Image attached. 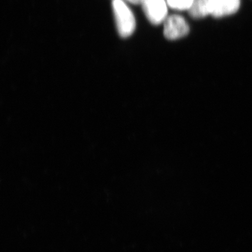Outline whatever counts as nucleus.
<instances>
[{"instance_id": "1", "label": "nucleus", "mask_w": 252, "mask_h": 252, "mask_svg": "<svg viewBox=\"0 0 252 252\" xmlns=\"http://www.w3.org/2000/svg\"><path fill=\"white\" fill-rule=\"evenodd\" d=\"M112 4L118 33L123 38H127L136 28L134 13L124 0H112Z\"/></svg>"}, {"instance_id": "4", "label": "nucleus", "mask_w": 252, "mask_h": 252, "mask_svg": "<svg viewBox=\"0 0 252 252\" xmlns=\"http://www.w3.org/2000/svg\"><path fill=\"white\" fill-rule=\"evenodd\" d=\"M241 0H214L212 17L221 18L234 14L239 10Z\"/></svg>"}, {"instance_id": "2", "label": "nucleus", "mask_w": 252, "mask_h": 252, "mask_svg": "<svg viewBox=\"0 0 252 252\" xmlns=\"http://www.w3.org/2000/svg\"><path fill=\"white\" fill-rule=\"evenodd\" d=\"M141 5L147 20L153 25L163 24L168 17L166 0H143Z\"/></svg>"}, {"instance_id": "3", "label": "nucleus", "mask_w": 252, "mask_h": 252, "mask_svg": "<svg viewBox=\"0 0 252 252\" xmlns=\"http://www.w3.org/2000/svg\"><path fill=\"white\" fill-rule=\"evenodd\" d=\"M190 27L187 20L180 15H168L163 23V34L167 39L175 40L187 36Z\"/></svg>"}, {"instance_id": "7", "label": "nucleus", "mask_w": 252, "mask_h": 252, "mask_svg": "<svg viewBox=\"0 0 252 252\" xmlns=\"http://www.w3.org/2000/svg\"><path fill=\"white\" fill-rule=\"evenodd\" d=\"M125 1L130 3L134 5H140L142 4L143 0H124Z\"/></svg>"}, {"instance_id": "5", "label": "nucleus", "mask_w": 252, "mask_h": 252, "mask_svg": "<svg viewBox=\"0 0 252 252\" xmlns=\"http://www.w3.org/2000/svg\"><path fill=\"white\" fill-rule=\"evenodd\" d=\"M214 0H194L189 9V14L194 19H202L212 15L213 11Z\"/></svg>"}, {"instance_id": "6", "label": "nucleus", "mask_w": 252, "mask_h": 252, "mask_svg": "<svg viewBox=\"0 0 252 252\" xmlns=\"http://www.w3.org/2000/svg\"><path fill=\"white\" fill-rule=\"evenodd\" d=\"M194 0H166L169 7L176 11H188Z\"/></svg>"}]
</instances>
